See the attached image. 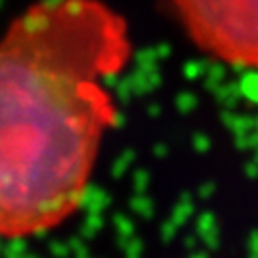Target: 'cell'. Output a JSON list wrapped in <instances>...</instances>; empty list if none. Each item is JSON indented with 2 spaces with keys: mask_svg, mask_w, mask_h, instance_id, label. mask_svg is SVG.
I'll return each instance as SVG.
<instances>
[{
  "mask_svg": "<svg viewBox=\"0 0 258 258\" xmlns=\"http://www.w3.org/2000/svg\"><path fill=\"white\" fill-rule=\"evenodd\" d=\"M132 56L106 0H39L0 39V237L58 228L82 207L103 136L108 82Z\"/></svg>",
  "mask_w": 258,
  "mask_h": 258,
  "instance_id": "1",
  "label": "cell"
},
{
  "mask_svg": "<svg viewBox=\"0 0 258 258\" xmlns=\"http://www.w3.org/2000/svg\"><path fill=\"white\" fill-rule=\"evenodd\" d=\"M187 37L211 58L258 69V0H172Z\"/></svg>",
  "mask_w": 258,
  "mask_h": 258,
  "instance_id": "2",
  "label": "cell"
}]
</instances>
